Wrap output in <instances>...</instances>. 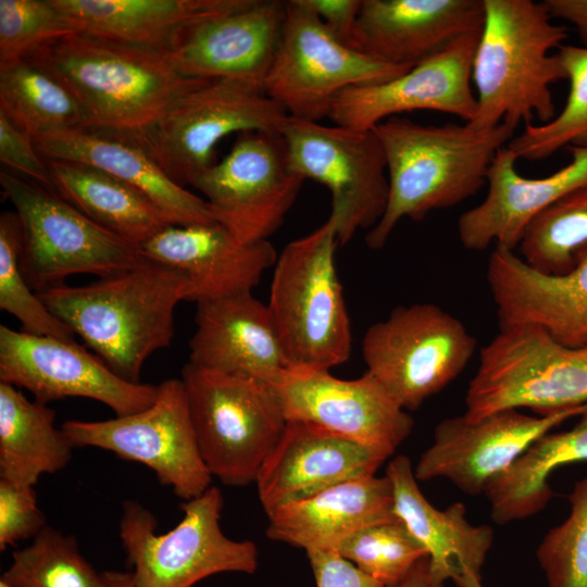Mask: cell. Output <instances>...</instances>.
<instances>
[{
  "label": "cell",
  "instance_id": "cell-40",
  "mask_svg": "<svg viewBox=\"0 0 587 587\" xmlns=\"http://www.w3.org/2000/svg\"><path fill=\"white\" fill-rule=\"evenodd\" d=\"M569 501V516L536 551L547 587H587V477L574 484Z\"/></svg>",
  "mask_w": 587,
  "mask_h": 587
},
{
  "label": "cell",
  "instance_id": "cell-36",
  "mask_svg": "<svg viewBox=\"0 0 587 587\" xmlns=\"http://www.w3.org/2000/svg\"><path fill=\"white\" fill-rule=\"evenodd\" d=\"M558 54L570 82L566 102L551 121L527 124L508 142L517 159L539 161L566 146H587V48L563 45Z\"/></svg>",
  "mask_w": 587,
  "mask_h": 587
},
{
  "label": "cell",
  "instance_id": "cell-35",
  "mask_svg": "<svg viewBox=\"0 0 587 587\" xmlns=\"http://www.w3.org/2000/svg\"><path fill=\"white\" fill-rule=\"evenodd\" d=\"M0 578L13 587H104L103 574L79 552L76 538L49 525L12 553Z\"/></svg>",
  "mask_w": 587,
  "mask_h": 587
},
{
  "label": "cell",
  "instance_id": "cell-44",
  "mask_svg": "<svg viewBox=\"0 0 587 587\" xmlns=\"http://www.w3.org/2000/svg\"><path fill=\"white\" fill-rule=\"evenodd\" d=\"M316 587H386L334 551H307Z\"/></svg>",
  "mask_w": 587,
  "mask_h": 587
},
{
  "label": "cell",
  "instance_id": "cell-47",
  "mask_svg": "<svg viewBox=\"0 0 587 587\" xmlns=\"http://www.w3.org/2000/svg\"><path fill=\"white\" fill-rule=\"evenodd\" d=\"M389 587H435L429 576L428 557L422 558L401 580Z\"/></svg>",
  "mask_w": 587,
  "mask_h": 587
},
{
  "label": "cell",
  "instance_id": "cell-23",
  "mask_svg": "<svg viewBox=\"0 0 587 587\" xmlns=\"http://www.w3.org/2000/svg\"><path fill=\"white\" fill-rule=\"evenodd\" d=\"M484 16V0H362L349 46L414 66L460 38L479 36Z\"/></svg>",
  "mask_w": 587,
  "mask_h": 587
},
{
  "label": "cell",
  "instance_id": "cell-13",
  "mask_svg": "<svg viewBox=\"0 0 587 587\" xmlns=\"http://www.w3.org/2000/svg\"><path fill=\"white\" fill-rule=\"evenodd\" d=\"M280 133L292 170L324 185L340 245L359 229H371L388 201V176L382 143L373 129L322 125L288 116Z\"/></svg>",
  "mask_w": 587,
  "mask_h": 587
},
{
  "label": "cell",
  "instance_id": "cell-34",
  "mask_svg": "<svg viewBox=\"0 0 587 587\" xmlns=\"http://www.w3.org/2000/svg\"><path fill=\"white\" fill-rule=\"evenodd\" d=\"M0 111L33 139L87 128L72 92L26 58L0 63Z\"/></svg>",
  "mask_w": 587,
  "mask_h": 587
},
{
  "label": "cell",
  "instance_id": "cell-29",
  "mask_svg": "<svg viewBox=\"0 0 587 587\" xmlns=\"http://www.w3.org/2000/svg\"><path fill=\"white\" fill-rule=\"evenodd\" d=\"M266 536L307 551H334L370 525L397 519L392 486L384 475L344 482L268 515Z\"/></svg>",
  "mask_w": 587,
  "mask_h": 587
},
{
  "label": "cell",
  "instance_id": "cell-21",
  "mask_svg": "<svg viewBox=\"0 0 587 587\" xmlns=\"http://www.w3.org/2000/svg\"><path fill=\"white\" fill-rule=\"evenodd\" d=\"M486 278L499 328L530 324L565 346H587V243L560 275L537 271L514 251L496 247Z\"/></svg>",
  "mask_w": 587,
  "mask_h": 587
},
{
  "label": "cell",
  "instance_id": "cell-6",
  "mask_svg": "<svg viewBox=\"0 0 587 587\" xmlns=\"http://www.w3.org/2000/svg\"><path fill=\"white\" fill-rule=\"evenodd\" d=\"M190 417L202 460L226 486L255 483L288 420L275 386L199 367L182 371Z\"/></svg>",
  "mask_w": 587,
  "mask_h": 587
},
{
  "label": "cell",
  "instance_id": "cell-9",
  "mask_svg": "<svg viewBox=\"0 0 587 587\" xmlns=\"http://www.w3.org/2000/svg\"><path fill=\"white\" fill-rule=\"evenodd\" d=\"M223 504L221 490L211 486L180 504L184 515L174 528L157 534L154 514L137 501H125L118 534L137 587H191L220 573L253 574L258 547L222 532Z\"/></svg>",
  "mask_w": 587,
  "mask_h": 587
},
{
  "label": "cell",
  "instance_id": "cell-42",
  "mask_svg": "<svg viewBox=\"0 0 587 587\" xmlns=\"http://www.w3.org/2000/svg\"><path fill=\"white\" fill-rule=\"evenodd\" d=\"M46 526L34 487L0 478V550L34 539Z\"/></svg>",
  "mask_w": 587,
  "mask_h": 587
},
{
  "label": "cell",
  "instance_id": "cell-20",
  "mask_svg": "<svg viewBox=\"0 0 587 587\" xmlns=\"http://www.w3.org/2000/svg\"><path fill=\"white\" fill-rule=\"evenodd\" d=\"M285 14L286 1L247 0L234 11L182 28L167 57L188 78L245 79L263 85Z\"/></svg>",
  "mask_w": 587,
  "mask_h": 587
},
{
  "label": "cell",
  "instance_id": "cell-50",
  "mask_svg": "<svg viewBox=\"0 0 587 587\" xmlns=\"http://www.w3.org/2000/svg\"><path fill=\"white\" fill-rule=\"evenodd\" d=\"M0 587H13V586H11L10 584H8L7 582L0 578Z\"/></svg>",
  "mask_w": 587,
  "mask_h": 587
},
{
  "label": "cell",
  "instance_id": "cell-28",
  "mask_svg": "<svg viewBox=\"0 0 587 587\" xmlns=\"http://www.w3.org/2000/svg\"><path fill=\"white\" fill-rule=\"evenodd\" d=\"M45 159L98 167L141 191L175 225L216 223L203 198L172 180L132 137L96 129L53 133L34 139Z\"/></svg>",
  "mask_w": 587,
  "mask_h": 587
},
{
  "label": "cell",
  "instance_id": "cell-19",
  "mask_svg": "<svg viewBox=\"0 0 587 587\" xmlns=\"http://www.w3.org/2000/svg\"><path fill=\"white\" fill-rule=\"evenodd\" d=\"M478 38H460L388 82L346 89L335 100L330 120L361 130L417 110L448 113L465 123L472 121L477 110L471 80Z\"/></svg>",
  "mask_w": 587,
  "mask_h": 587
},
{
  "label": "cell",
  "instance_id": "cell-49",
  "mask_svg": "<svg viewBox=\"0 0 587 587\" xmlns=\"http://www.w3.org/2000/svg\"><path fill=\"white\" fill-rule=\"evenodd\" d=\"M457 586L458 587H484L482 585L480 579L476 577H466L462 579Z\"/></svg>",
  "mask_w": 587,
  "mask_h": 587
},
{
  "label": "cell",
  "instance_id": "cell-15",
  "mask_svg": "<svg viewBox=\"0 0 587 587\" xmlns=\"http://www.w3.org/2000/svg\"><path fill=\"white\" fill-rule=\"evenodd\" d=\"M304 178L289 162L280 132L238 134L229 152L191 183L216 223L243 242L267 240L283 224Z\"/></svg>",
  "mask_w": 587,
  "mask_h": 587
},
{
  "label": "cell",
  "instance_id": "cell-41",
  "mask_svg": "<svg viewBox=\"0 0 587 587\" xmlns=\"http://www.w3.org/2000/svg\"><path fill=\"white\" fill-rule=\"evenodd\" d=\"M73 33L52 0H0V63Z\"/></svg>",
  "mask_w": 587,
  "mask_h": 587
},
{
  "label": "cell",
  "instance_id": "cell-22",
  "mask_svg": "<svg viewBox=\"0 0 587 587\" xmlns=\"http://www.w3.org/2000/svg\"><path fill=\"white\" fill-rule=\"evenodd\" d=\"M571 161L541 178L517 173L516 155L507 146L492 160L488 191L458 220L459 240L466 250L483 251L491 243L514 251L528 225L567 193L587 185V146H571Z\"/></svg>",
  "mask_w": 587,
  "mask_h": 587
},
{
  "label": "cell",
  "instance_id": "cell-30",
  "mask_svg": "<svg viewBox=\"0 0 587 587\" xmlns=\"http://www.w3.org/2000/svg\"><path fill=\"white\" fill-rule=\"evenodd\" d=\"M247 0H52L73 32L167 51L182 28Z\"/></svg>",
  "mask_w": 587,
  "mask_h": 587
},
{
  "label": "cell",
  "instance_id": "cell-11",
  "mask_svg": "<svg viewBox=\"0 0 587 587\" xmlns=\"http://www.w3.org/2000/svg\"><path fill=\"white\" fill-rule=\"evenodd\" d=\"M411 67L387 64L349 47L327 29L307 0H289L263 87L288 116L320 122L329 117L346 89L388 82Z\"/></svg>",
  "mask_w": 587,
  "mask_h": 587
},
{
  "label": "cell",
  "instance_id": "cell-1",
  "mask_svg": "<svg viewBox=\"0 0 587 587\" xmlns=\"http://www.w3.org/2000/svg\"><path fill=\"white\" fill-rule=\"evenodd\" d=\"M29 61L62 83L87 128L135 136L207 80L182 75L165 51L73 32L33 50Z\"/></svg>",
  "mask_w": 587,
  "mask_h": 587
},
{
  "label": "cell",
  "instance_id": "cell-12",
  "mask_svg": "<svg viewBox=\"0 0 587 587\" xmlns=\"http://www.w3.org/2000/svg\"><path fill=\"white\" fill-rule=\"evenodd\" d=\"M361 350L366 372L407 411H413L464 371L476 339L458 317L421 302L397 307L372 324Z\"/></svg>",
  "mask_w": 587,
  "mask_h": 587
},
{
  "label": "cell",
  "instance_id": "cell-2",
  "mask_svg": "<svg viewBox=\"0 0 587 587\" xmlns=\"http://www.w3.org/2000/svg\"><path fill=\"white\" fill-rule=\"evenodd\" d=\"M189 289L182 271L147 259L87 285L37 295L112 372L141 383L146 360L171 346L175 308L187 301Z\"/></svg>",
  "mask_w": 587,
  "mask_h": 587
},
{
  "label": "cell",
  "instance_id": "cell-3",
  "mask_svg": "<svg viewBox=\"0 0 587 587\" xmlns=\"http://www.w3.org/2000/svg\"><path fill=\"white\" fill-rule=\"evenodd\" d=\"M373 130L387 167L388 201L365 242L382 249L404 217L422 221L434 210L448 209L477 193L487 184L498 151L513 138L504 124L476 128L465 124L423 125L391 116Z\"/></svg>",
  "mask_w": 587,
  "mask_h": 587
},
{
  "label": "cell",
  "instance_id": "cell-27",
  "mask_svg": "<svg viewBox=\"0 0 587 587\" xmlns=\"http://www.w3.org/2000/svg\"><path fill=\"white\" fill-rule=\"evenodd\" d=\"M385 475L392 486L397 517L426 551L434 586L445 587L450 579L455 585L466 577L480 579L494 541L492 528L471 524L462 502H454L445 510L432 505L421 491L412 463L405 455L394 458Z\"/></svg>",
  "mask_w": 587,
  "mask_h": 587
},
{
  "label": "cell",
  "instance_id": "cell-14",
  "mask_svg": "<svg viewBox=\"0 0 587 587\" xmlns=\"http://www.w3.org/2000/svg\"><path fill=\"white\" fill-rule=\"evenodd\" d=\"M61 429L74 448H100L148 466L185 501L211 487L182 378L158 385L155 400L145 410L105 421L71 420Z\"/></svg>",
  "mask_w": 587,
  "mask_h": 587
},
{
  "label": "cell",
  "instance_id": "cell-25",
  "mask_svg": "<svg viewBox=\"0 0 587 587\" xmlns=\"http://www.w3.org/2000/svg\"><path fill=\"white\" fill-rule=\"evenodd\" d=\"M139 248L146 259L182 271L195 303L251 292L278 257L268 240L243 242L218 223L171 225Z\"/></svg>",
  "mask_w": 587,
  "mask_h": 587
},
{
  "label": "cell",
  "instance_id": "cell-46",
  "mask_svg": "<svg viewBox=\"0 0 587 587\" xmlns=\"http://www.w3.org/2000/svg\"><path fill=\"white\" fill-rule=\"evenodd\" d=\"M552 18L571 23L580 39L582 47L587 48V0H545Z\"/></svg>",
  "mask_w": 587,
  "mask_h": 587
},
{
  "label": "cell",
  "instance_id": "cell-26",
  "mask_svg": "<svg viewBox=\"0 0 587 587\" xmlns=\"http://www.w3.org/2000/svg\"><path fill=\"white\" fill-rule=\"evenodd\" d=\"M189 362L274 384L289 367L267 304L251 292L196 303Z\"/></svg>",
  "mask_w": 587,
  "mask_h": 587
},
{
  "label": "cell",
  "instance_id": "cell-16",
  "mask_svg": "<svg viewBox=\"0 0 587 587\" xmlns=\"http://www.w3.org/2000/svg\"><path fill=\"white\" fill-rule=\"evenodd\" d=\"M0 382L27 389L45 404L70 397L93 399L116 416L145 410L158 395V386L123 379L77 342L5 325H0Z\"/></svg>",
  "mask_w": 587,
  "mask_h": 587
},
{
  "label": "cell",
  "instance_id": "cell-32",
  "mask_svg": "<svg viewBox=\"0 0 587 587\" xmlns=\"http://www.w3.org/2000/svg\"><path fill=\"white\" fill-rule=\"evenodd\" d=\"M583 461H587V412L573 428L538 438L486 485L483 495L494 522L504 525L539 513L553 496L548 483L551 473Z\"/></svg>",
  "mask_w": 587,
  "mask_h": 587
},
{
  "label": "cell",
  "instance_id": "cell-18",
  "mask_svg": "<svg viewBox=\"0 0 587 587\" xmlns=\"http://www.w3.org/2000/svg\"><path fill=\"white\" fill-rule=\"evenodd\" d=\"M586 412L587 403L549 415L508 409L478 420H469L464 414L447 417L436 425L432 445L413 469L415 477L445 478L466 495H482L486 485L538 438Z\"/></svg>",
  "mask_w": 587,
  "mask_h": 587
},
{
  "label": "cell",
  "instance_id": "cell-17",
  "mask_svg": "<svg viewBox=\"0 0 587 587\" xmlns=\"http://www.w3.org/2000/svg\"><path fill=\"white\" fill-rule=\"evenodd\" d=\"M273 385L288 421L317 425L385 459L409 437L414 425L407 410L367 372L355 379H342L329 370L289 366Z\"/></svg>",
  "mask_w": 587,
  "mask_h": 587
},
{
  "label": "cell",
  "instance_id": "cell-48",
  "mask_svg": "<svg viewBox=\"0 0 587 587\" xmlns=\"http://www.w3.org/2000/svg\"><path fill=\"white\" fill-rule=\"evenodd\" d=\"M102 574L104 587H137L132 572L105 571Z\"/></svg>",
  "mask_w": 587,
  "mask_h": 587
},
{
  "label": "cell",
  "instance_id": "cell-8",
  "mask_svg": "<svg viewBox=\"0 0 587 587\" xmlns=\"http://www.w3.org/2000/svg\"><path fill=\"white\" fill-rule=\"evenodd\" d=\"M0 184L22 226L21 272L36 292L75 274L100 277L147 259L140 248L92 222L51 189L2 168Z\"/></svg>",
  "mask_w": 587,
  "mask_h": 587
},
{
  "label": "cell",
  "instance_id": "cell-7",
  "mask_svg": "<svg viewBox=\"0 0 587 587\" xmlns=\"http://www.w3.org/2000/svg\"><path fill=\"white\" fill-rule=\"evenodd\" d=\"M587 403V346L569 347L545 329L520 324L499 328L479 351L464 415L527 408L549 415Z\"/></svg>",
  "mask_w": 587,
  "mask_h": 587
},
{
  "label": "cell",
  "instance_id": "cell-5",
  "mask_svg": "<svg viewBox=\"0 0 587 587\" xmlns=\"http://www.w3.org/2000/svg\"><path fill=\"white\" fill-rule=\"evenodd\" d=\"M328 218L278 254L267 303L289 366L330 370L348 361L351 326L335 264Z\"/></svg>",
  "mask_w": 587,
  "mask_h": 587
},
{
  "label": "cell",
  "instance_id": "cell-33",
  "mask_svg": "<svg viewBox=\"0 0 587 587\" xmlns=\"http://www.w3.org/2000/svg\"><path fill=\"white\" fill-rule=\"evenodd\" d=\"M55 412L0 382V478L34 487L41 475L63 470L74 447L54 426Z\"/></svg>",
  "mask_w": 587,
  "mask_h": 587
},
{
  "label": "cell",
  "instance_id": "cell-38",
  "mask_svg": "<svg viewBox=\"0 0 587 587\" xmlns=\"http://www.w3.org/2000/svg\"><path fill=\"white\" fill-rule=\"evenodd\" d=\"M22 226L15 211L0 215V308L16 317L23 330L75 341L72 329L52 314L26 283L20 267Z\"/></svg>",
  "mask_w": 587,
  "mask_h": 587
},
{
  "label": "cell",
  "instance_id": "cell-43",
  "mask_svg": "<svg viewBox=\"0 0 587 587\" xmlns=\"http://www.w3.org/2000/svg\"><path fill=\"white\" fill-rule=\"evenodd\" d=\"M0 161L5 170L36 182L53 191L47 160L33 137L0 111Z\"/></svg>",
  "mask_w": 587,
  "mask_h": 587
},
{
  "label": "cell",
  "instance_id": "cell-45",
  "mask_svg": "<svg viewBox=\"0 0 587 587\" xmlns=\"http://www.w3.org/2000/svg\"><path fill=\"white\" fill-rule=\"evenodd\" d=\"M307 2L327 29L349 46L362 0H307Z\"/></svg>",
  "mask_w": 587,
  "mask_h": 587
},
{
  "label": "cell",
  "instance_id": "cell-24",
  "mask_svg": "<svg viewBox=\"0 0 587 587\" xmlns=\"http://www.w3.org/2000/svg\"><path fill=\"white\" fill-rule=\"evenodd\" d=\"M385 460L369 447L323 427L288 421L259 472L258 496L268 515L344 482L375 475Z\"/></svg>",
  "mask_w": 587,
  "mask_h": 587
},
{
  "label": "cell",
  "instance_id": "cell-10",
  "mask_svg": "<svg viewBox=\"0 0 587 587\" xmlns=\"http://www.w3.org/2000/svg\"><path fill=\"white\" fill-rule=\"evenodd\" d=\"M287 117L263 85L215 79L185 93L155 124L129 137L186 188L214 163V148L221 139L233 133L280 132Z\"/></svg>",
  "mask_w": 587,
  "mask_h": 587
},
{
  "label": "cell",
  "instance_id": "cell-37",
  "mask_svg": "<svg viewBox=\"0 0 587 587\" xmlns=\"http://www.w3.org/2000/svg\"><path fill=\"white\" fill-rule=\"evenodd\" d=\"M587 243V185L567 193L541 212L520 242L522 259L537 271L564 274L575 252Z\"/></svg>",
  "mask_w": 587,
  "mask_h": 587
},
{
  "label": "cell",
  "instance_id": "cell-39",
  "mask_svg": "<svg viewBox=\"0 0 587 587\" xmlns=\"http://www.w3.org/2000/svg\"><path fill=\"white\" fill-rule=\"evenodd\" d=\"M336 552L386 587L401 580L427 557L399 517L353 533L341 541Z\"/></svg>",
  "mask_w": 587,
  "mask_h": 587
},
{
  "label": "cell",
  "instance_id": "cell-31",
  "mask_svg": "<svg viewBox=\"0 0 587 587\" xmlns=\"http://www.w3.org/2000/svg\"><path fill=\"white\" fill-rule=\"evenodd\" d=\"M53 191L96 224L140 247L173 220L138 189L92 165L46 159Z\"/></svg>",
  "mask_w": 587,
  "mask_h": 587
},
{
  "label": "cell",
  "instance_id": "cell-4",
  "mask_svg": "<svg viewBox=\"0 0 587 587\" xmlns=\"http://www.w3.org/2000/svg\"><path fill=\"white\" fill-rule=\"evenodd\" d=\"M484 25L472 65L477 110L469 123L487 129L504 124L515 130L536 116H555L551 85L566 79L559 54L567 38L546 4L533 0H484Z\"/></svg>",
  "mask_w": 587,
  "mask_h": 587
}]
</instances>
